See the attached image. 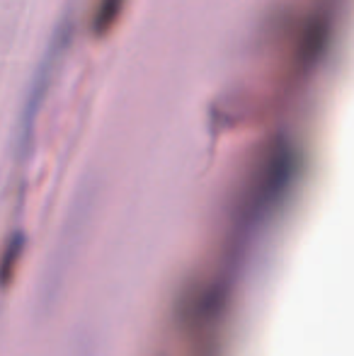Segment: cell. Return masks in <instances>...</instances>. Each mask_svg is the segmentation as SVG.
<instances>
[{"label":"cell","instance_id":"1","mask_svg":"<svg viewBox=\"0 0 354 356\" xmlns=\"http://www.w3.org/2000/svg\"><path fill=\"white\" fill-rule=\"evenodd\" d=\"M122 5H124V0H99L97 17H95V27H97L99 32H104L107 27H112V22L117 19Z\"/></svg>","mask_w":354,"mask_h":356}]
</instances>
